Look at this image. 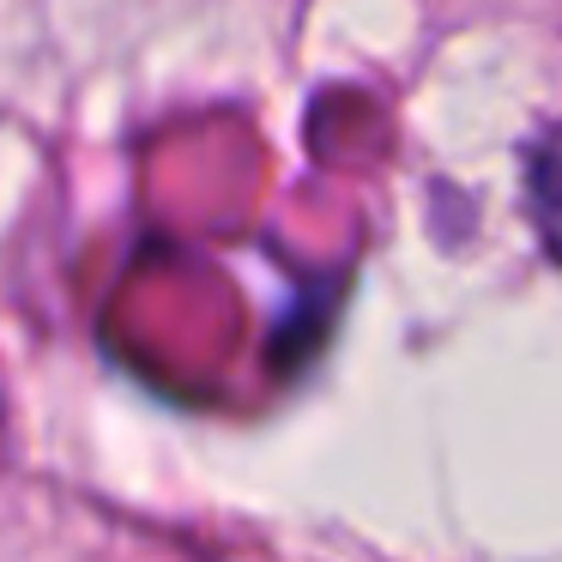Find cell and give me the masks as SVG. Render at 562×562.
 <instances>
[{"label": "cell", "mask_w": 562, "mask_h": 562, "mask_svg": "<svg viewBox=\"0 0 562 562\" xmlns=\"http://www.w3.org/2000/svg\"><path fill=\"white\" fill-rule=\"evenodd\" d=\"M526 206L544 236V248L562 260V127H550L532 151H526Z\"/></svg>", "instance_id": "obj_1"}]
</instances>
